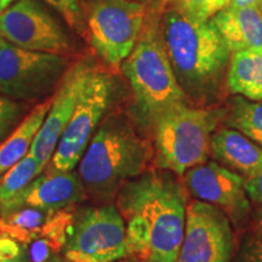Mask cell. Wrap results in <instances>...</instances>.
Returning a JSON list of instances; mask_svg holds the SVG:
<instances>
[{"label":"cell","mask_w":262,"mask_h":262,"mask_svg":"<svg viewBox=\"0 0 262 262\" xmlns=\"http://www.w3.org/2000/svg\"><path fill=\"white\" fill-rule=\"evenodd\" d=\"M166 171H145L117 193L130 256L140 262H176L185 235V188Z\"/></svg>","instance_id":"obj_1"},{"label":"cell","mask_w":262,"mask_h":262,"mask_svg":"<svg viewBox=\"0 0 262 262\" xmlns=\"http://www.w3.org/2000/svg\"><path fill=\"white\" fill-rule=\"evenodd\" d=\"M160 31L173 73L187 98L201 104L214 101L231 57L215 26L170 8Z\"/></svg>","instance_id":"obj_2"},{"label":"cell","mask_w":262,"mask_h":262,"mask_svg":"<svg viewBox=\"0 0 262 262\" xmlns=\"http://www.w3.org/2000/svg\"><path fill=\"white\" fill-rule=\"evenodd\" d=\"M152 156L149 141L126 118L110 117L90 140L78 164V175L85 192L107 199L145 172Z\"/></svg>","instance_id":"obj_3"},{"label":"cell","mask_w":262,"mask_h":262,"mask_svg":"<svg viewBox=\"0 0 262 262\" xmlns=\"http://www.w3.org/2000/svg\"><path fill=\"white\" fill-rule=\"evenodd\" d=\"M123 72L145 125L153 126L164 112L187 100L172 71L158 22L142 28L135 48L124 61Z\"/></svg>","instance_id":"obj_4"},{"label":"cell","mask_w":262,"mask_h":262,"mask_svg":"<svg viewBox=\"0 0 262 262\" xmlns=\"http://www.w3.org/2000/svg\"><path fill=\"white\" fill-rule=\"evenodd\" d=\"M219 111L191 107L187 102L170 108L153 124L157 165L183 176L208 162L212 134L220 122Z\"/></svg>","instance_id":"obj_5"},{"label":"cell","mask_w":262,"mask_h":262,"mask_svg":"<svg viewBox=\"0 0 262 262\" xmlns=\"http://www.w3.org/2000/svg\"><path fill=\"white\" fill-rule=\"evenodd\" d=\"M62 253L70 262H118L129 257L125 224L117 205L75 212Z\"/></svg>","instance_id":"obj_6"},{"label":"cell","mask_w":262,"mask_h":262,"mask_svg":"<svg viewBox=\"0 0 262 262\" xmlns=\"http://www.w3.org/2000/svg\"><path fill=\"white\" fill-rule=\"evenodd\" d=\"M70 68L66 55L32 51L3 40L0 45V94L19 101L47 97Z\"/></svg>","instance_id":"obj_7"},{"label":"cell","mask_w":262,"mask_h":262,"mask_svg":"<svg viewBox=\"0 0 262 262\" xmlns=\"http://www.w3.org/2000/svg\"><path fill=\"white\" fill-rule=\"evenodd\" d=\"M113 84L106 72L91 67L70 122L50 160V169L72 171L80 162L112 101Z\"/></svg>","instance_id":"obj_8"},{"label":"cell","mask_w":262,"mask_h":262,"mask_svg":"<svg viewBox=\"0 0 262 262\" xmlns=\"http://www.w3.org/2000/svg\"><path fill=\"white\" fill-rule=\"evenodd\" d=\"M146 5L136 0H94L86 17L90 41L100 57L119 67L145 26Z\"/></svg>","instance_id":"obj_9"},{"label":"cell","mask_w":262,"mask_h":262,"mask_svg":"<svg viewBox=\"0 0 262 262\" xmlns=\"http://www.w3.org/2000/svg\"><path fill=\"white\" fill-rule=\"evenodd\" d=\"M233 244L232 222L221 209L195 199L189 203L176 262H231Z\"/></svg>","instance_id":"obj_10"},{"label":"cell","mask_w":262,"mask_h":262,"mask_svg":"<svg viewBox=\"0 0 262 262\" xmlns=\"http://www.w3.org/2000/svg\"><path fill=\"white\" fill-rule=\"evenodd\" d=\"M0 35L32 51L67 55L72 41L62 26L35 0H16L0 14Z\"/></svg>","instance_id":"obj_11"},{"label":"cell","mask_w":262,"mask_h":262,"mask_svg":"<svg viewBox=\"0 0 262 262\" xmlns=\"http://www.w3.org/2000/svg\"><path fill=\"white\" fill-rule=\"evenodd\" d=\"M183 180L195 201L217 206L232 224L239 225L248 217L251 205L243 176L214 160L193 166L185 172Z\"/></svg>","instance_id":"obj_12"},{"label":"cell","mask_w":262,"mask_h":262,"mask_svg":"<svg viewBox=\"0 0 262 262\" xmlns=\"http://www.w3.org/2000/svg\"><path fill=\"white\" fill-rule=\"evenodd\" d=\"M91 67L93 66L85 61L71 66L52 97L51 106L49 108L44 123L38 131L29 150V155L38 159L42 168H47L50 163L62 133L73 114L81 88L86 80Z\"/></svg>","instance_id":"obj_13"},{"label":"cell","mask_w":262,"mask_h":262,"mask_svg":"<svg viewBox=\"0 0 262 262\" xmlns=\"http://www.w3.org/2000/svg\"><path fill=\"white\" fill-rule=\"evenodd\" d=\"M85 193L78 172L49 169V172L38 175L15 196L0 203V211L24 206L42 210H62L73 208V205L83 201Z\"/></svg>","instance_id":"obj_14"},{"label":"cell","mask_w":262,"mask_h":262,"mask_svg":"<svg viewBox=\"0 0 262 262\" xmlns=\"http://www.w3.org/2000/svg\"><path fill=\"white\" fill-rule=\"evenodd\" d=\"M75 212L72 208L62 210H42L24 208L0 211V232L27 245L39 237H49L64 247Z\"/></svg>","instance_id":"obj_15"},{"label":"cell","mask_w":262,"mask_h":262,"mask_svg":"<svg viewBox=\"0 0 262 262\" xmlns=\"http://www.w3.org/2000/svg\"><path fill=\"white\" fill-rule=\"evenodd\" d=\"M229 51H262V11L256 6L228 5L211 19Z\"/></svg>","instance_id":"obj_16"},{"label":"cell","mask_w":262,"mask_h":262,"mask_svg":"<svg viewBox=\"0 0 262 262\" xmlns=\"http://www.w3.org/2000/svg\"><path fill=\"white\" fill-rule=\"evenodd\" d=\"M210 155L215 162L245 179L262 171V146L232 127L215 130Z\"/></svg>","instance_id":"obj_17"},{"label":"cell","mask_w":262,"mask_h":262,"mask_svg":"<svg viewBox=\"0 0 262 262\" xmlns=\"http://www.w3.org/2000/svg\"><path fill=\"white\" fill-rule=\"evenodd\" d=\"M51 101L52 97L37 104L16 129L0 142V173L5 172L29 155L33 141L40 130L51 106Z\"/></svg>","instance_id":"obj_18"},{"label":"cell","mask_w":262,"mask_h":262,"mask_svg":"<svg viewBox=\"0 0 262 262\" xmlns=\"http://www.w3.org/2000/svg\"><path fill=\"white\" fill-rule=\"evenodd\" d=\"M226 78L231 94L251 101L262 100V51L233 52Z\"/></svg>","instance_id":"obj_19"},{"label":"cell","mask_w":262,"mask_h":262,"mask_svg":"<svg viewBox=\"0 0 262 262\" xmlns=\"http://www.w3.org/2000/svg\"><path fill=\"white\" fill-rule=\"evenodd\" d=\"M226 124L262 146V100L234 97L226 114Z\"/></svg>","instance_id":"obj_20"},{"label":"cell","mask_w":262,"mask_h":262,"mask_svg":"<svg viewBox=\"0 0 262 262\" xmlns=\"http://www.w3.org/2000/svg\"><path fill=\"white\" fill-rule=\"evenodd\" d=\"M42 170L44 168L40 162L28 155L5 172L0 173V203L6 202L25 189Z\"/></svg>","instance_id":"obj_21"},{"label":"cell","mask_w":262,"mask_h":262,"mask_svg":"<svg viewBox=\"0 0 262 262\" xmlns=\"http://www.w3.org/2000/svg\"><path fill=\"white\" fill-rule=\"evenodd\" d=\"M172 8L183 15L202 22H209L222 9L229 5L231 0H171Z\"/></svg>","instance_id":"obj_22"},{"label":"cell","mask_w":262,"mask_h":262,"mask_svg":"<svg viewBox=\"0 0 262 262\" xmlns=\"http://www.w3.org/2000/svg\"><path fill=\"white\" fill-rule=\"evenodd\" d=\"M44 2L56 10L78 34H85L86 17L79 4V0H44Z\"/></svg>","instance_id":"obj_23"},{"label":"cell","mask_w":262,"mask_h":262,"mask_svg":"<svg viewBox=\"0 0 262 262\" xmlns=\"http://www.w3.org/2000/svg\"><path fill=\"white\" fill-rule=\"evenodd\" d=\"M24 113L22 104L0 94V142H3L18 125Z\"/></svg>","instance_id":"obj_24"},{"label":"cell","mask_w":262,"mask_h":262,"mask_svg":"<svg viewBox=\"0 0 262 262\" xmlns=\"http://www.w3.org/2000/svg\"><path fill=\"white\" fill-rule=\"evenodd\" d=\"M231 262H262V233L245 234Z\"/></svg>","instance_id":"obj_25"},{"label":"cell","mask_w":262,"mask_h":262,"mask_svg":"<svg viewBox=\"0 0 262 262\" xmlns=\"http://www.w3.org/2000/svg\"><path fill=\"white\" fill-rule=\"evenodd\" d=\"M25 249L26 255H27V262H48L58 251H62L63 248L54 239L39 237L29 244L25 245Z\"/></svg>","instance_id":"obj_26"},{"label":"cell","mask_w":262,"mask_h":262,"mask_svg":"<svg viewBox=\"0 0 262 262\" xmlns=\"http://www.w3.org/2000/svg\"><path fill=\"white\" fill-rule=\"evenodd\" d=\"M0 262H27V255L24 245L2 232H0Z\"/></svg>","instance_id":"obj_27"},{"label":"cell","mask_w":262,"mask_h":262,"mask_svg":"<svg viewBox=\"0 0 262 262\" xmlns=\"http://www.w3.org/2000/svg\"><path fill=\"white\" fill-rule=\"evenodd\" d=\"M244 188L249 201L262 205V171L245 179Z\"/></svg>","instance_id":"obj_28"},{"label":"cell","mask_w":262,"mask_h":262,"mask_svg":"<svg viewBox=\"0 0 262 262\" xmlns=\"http://www.w3.org/2000/svg\"><path fill=\"white\" fill-rule=\"evenodd\" d=\"M229 5L235 8H243V6H256L262 11V0H231Z\"/></svg>","instance_id":"obj_29"},{"label":"cell","mask_w":262,"mask_h":262,"mask_svg":"<svg viewBox=\"0 0 262 262\" xmlns=\"http://www.w3.org/2000/svg\"><path fill=\"white\" fill-rule=\"evenodd\" d=\"M255 229L262 233V205L257 209L256 214H255Z\"/></svg>","instance_id":"obj_30"},{"label":"cell","mask_w":262,"mask_h":262,"mask_svg":"<svg viewBox=\"0 0 262 262\" xmlns=\"http://www.w3.org/2000/svg\"><path fill=\"white\" fill-rule=\"evenodd\" d=\"M16 0H0V14L4 12L5 10L8 9L11 4H14Z\"/></svg>","instance_id":"obj_31"},{"label":"cell","mask_w":262,"mask_h":262,"mask_svg":"<svg viewBox=\"0 0 262 262\" xmlns=\"http://www.w3.org/2000/svg\"><path fill=\"white\" fill-rule=\"evenodd\" d=\"M48 262H70V261H67L66 260L64 257H61V256H58V255L56 254V255H54V256H52L50 260H49Z\"/></svg>","instance_id":"obj_32"},{"label":"cell","mask_w":262,"mask_h":262,"mask_svg":"<svg viewBox=\"0 0 262 262\" xmlns=\"http://www.w3.org/2000/svg\"><path fill=\"white\" fill-rule=\"evenodd\" d=\"M136 2H140V3H142V4H153V3H156V2H158V0H136ZM163 2V4H164V2H165V0H162Z\"/></svg>","instance_id":"obj_33"},{"label":"cell","mask_w":262,"mask_h":262,"mask_svg":"<svg viewBox=\"0 0 262 262\" xmlns=\"http://www.w3.org/2000/svg\"><path fill=\"white\" fill-rule=\"evenodd\" d=\"M118 262H136L135 260H134V258H123V260H120V261H118Z\"/></svg>","instance_id":"obj_34"},{"label":"cell","mask_w":262,"mask_h":262,"mask_svg":"<svg viewBox=\"0 0 262 262\" xmlns=\"http://www.w3.org/2000/svg\"><path fill=\"white\" fill-rule=\"evenodd\" d=\"M3 40H4V39H3V37H2V35H0V45H2V42H3Z\"/></svg>","instance_id":"obj_35"},{"label":"cell","mask_w":262,"mask_h":262,"mask_svg":"<svg viewBox=\"0 0 262 262\" xmlns=\"http://www.w3.org/2000/svg\"><path fill=\"white\" fill-rule=\"evenodd\" d=\"M164 3H165V2H164Z\"/></svg>","instance_id":"obj_36"}]
</instances>
